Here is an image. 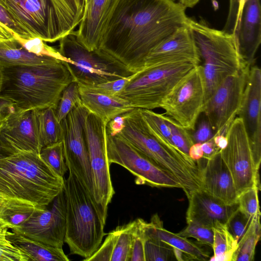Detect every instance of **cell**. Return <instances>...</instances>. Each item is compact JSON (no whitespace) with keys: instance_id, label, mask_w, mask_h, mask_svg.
<instances>
[{"instance_id":"cell-42","label":"cell","mask_w":261,"mask_h":261,"mask_svg":"<svg viewBox=\"0 0 261 261\" xmlns=\"http://www.w3.org/2000/svg\"><path fill=\"white\" fill-rule=\"evenodd\" d=\"M252 218H249L238 208L226 223L228 230L238 242L246 232Z\"/></svg>"},{"instance_id":"cell-14","label":"cell","mask_w":261,"mask_h":261,"mask_svg":"<svg viewBox=\"0 0 261 261\" xmlns=\"http://www.w3.org/2000/svg\"><path fill=\"white\" fill-rule=\"evenodd\" d=\"M225 135L226 145L219 152L231 174L238 195L255 185L260 188L258 170L240 118L233 119Z\"/></svg>"},{"instance_id":"cell-34","label":"cell","mask_w":261,"mask_h":261,"mask_svg":"<svg viewBox=\"0 0 261 261\" xmlns=\"http://www.w3.org/2000/svg\"><path fill=\"white\" fill-rule=\"evenodd\" d=\"M43 161L58 175L63 177L68 170L62 141L43 147L39 153Z\"/></svg>"},{"instance_id":"cell-13","label":"cell","mask_w":261,"mask_h":261,"mask_svg":"<svg viewBox=\"0 0 261 261\" xmlns=\"http://www.w3.org/2000/svg\"><path fill=\"white\" fill-rule=\"evenodd\" d=\"M89 112L82 101L73 108L61 122L62 141L69 171L75 175L94 201L92 173L84 135L85 120Z\"/></svg>"},{"instance_id":"cell-3","label":"cell","mask_w":261,"mask_h":261,"mask_svg":"<svg viewBox=\"0 0 261 261\" xmlns=\"http://www.w3.org/2000/svg\"><path fill=\"white\" fill-rule=\"evenodd\" d=\"M65 180L34 152L21 151L0 160V195L49 205L63 191Z\"/></svg>"},{"instance_id":"cell-27","label":"cell","mask_w":261,"mask_h":261,"mask_svg":"<svg viewBox=\"0 0 261 261\" xmlns=\"http://www.w3.org/2000/svg\"><path fill=\"white\" fill-rule=\"evenodd\" d=\"M56 60L29 52L15 38L0 42V66L39 65Z\"/></svg>"},{"instance_id":"cell-36","label":"cell","mask_w":261,"mask_h":261,"mask_svg":"<svg viewBox=\"0 0 261 261\" xmlns=\"http://www.w3.org/2000/svg\"><path fill=\"white\" fill-rule=\"evenodd\" d=\"M14 38L29 52L37 56L50 57L67 63L69 62L68 59L60 53L58 49L47 45L44 41L39 38L25 39L14 37Z\"/></svg>"},{"instance_id":"cell-31","label":"cell","mask_w":261,"mask_h":261,"mask_svg":"<svg viewBox=\"0 0 261 261\" xmlns=\"http://www.w3.org/2000/svg\"><path fill=\"white\" fill-rule=\"evenodd\" d=\"M260 215H256L252 218L248 229L238 242L233 261H252L254 259L256 246L260 238Z\"/></svg>"},{"instance_id":"cell-2","label":"cell","mask_w":261,"mask_h":261,"mask_svg":"<svg viewBox=\"0 0 261 261\" xmlns=\"http://www.w3.org/2000/svg\"><path fill=\"white\" fill-rule=\"evenodd\" d=\"M0 98L17 109L57 108L64 88L74 81L66 62L0 66Z\"/></svg>"},{"instance_id":"cell-32","label":"cell","mask_w":261,"mask_h":261,"mask_svg":"<svg viewBox=\"0 0 261 261\" xmlns=\"http://www.w3.org/2000/svg\"><path fill=\"white\" fill-rule=\"evenodd\" d=\"M140 112L148 130L152 136L171 149L180 151L172 143L167 116L155 113L151 110L140 109Z\"/></svg>"},{"instance_id":"cell-53","label":"cell","mask_w":261,"mask_h":261,"mask_svg":"<svg viewBox=\"0 0 261 261\" xmlns=\"http://www.w3.org/2000/svg\"><path fill=\"white\" fill-rule=\"evenodd\" d=\"M213 139L220 150L224 148L226 145L227 138L225 134H215Z\"/></svg>"},{"instance_id":"cell-12","label":"cell","mask_w":261,"mask_h":261,"mask_svg":"<svg viewBox=\"0 0 261 261\" xmlns=\"http://www.w3.org/2000/svg\"><path fill=\"white\" fill-rule=\"evenodd\" d=\"M205 102L201 65L195 66L162 100L165 114L188 130L195 129Z\"/></svg>"},{"instance_id":"cell-50","label":"cell","mask_w":261,"mask_h":261,"mask_svg":"<svg viewBox=\"0 0 261 261\" xmlns=\"http://www.w3.org/2000/svg\"><path fill=\"white\" fill-rule=\"evenodd\" d=\"M203 155L205 159H208L220 151V149L216 145L213 139L201 144Z\"/></svg>"},{"instance_id":"cell-28","label":"cell","mask_w":261,"mask_h":261,"mask_svg":"<svg viewBox=\"0 0 261 261\" xmlns=\"http://www.w3.org/2000/svg\"><path fill=\"white\" fill-rule=\"evenodd\" d=\"M36 113L41 149L45 146L62 141V125L57 119L56 109L47 108L36 110Z\"/></svg>"},{"instance_id":"cell-10","label":"cell","mask_w":261,"mask_h":261,"mask_svg":"<svg viewBox=\"0 0 261 261\" xmlns=\"http://www.w3.org/2000/svg\"><path fill=\"white\" fill-rule=\"evenodd\" d=\"M107 123L89 112L85 120L84 135L92 173L95 206L106 224L108 206L115 194L106 149Z\"/></svg>"},{"instance_id":"cell-29","label":"cell","mask_w":261,"mask_h":261,"mask_svg":"<svg viewBox=\"0 0 261 261\" xmlns=\"http://www.w3.org/2000/svg\"><path fill=\"white\" fill-rule=\"evenodd\" d=\"M37 206L31 202L16 198H6L0 207V222L9 229L25 222Z\"/></svg>"},{"instance_id":"cell-55","label":"cell","mask_w":261,"mask_h":261,"mask_svg":"<svg viewBox=\"0 0 261 261\" xmlns=\"http://www.w3.org/2000/svg\"><path fill=\"white\" fill-rule=\"evenodd\" d=\"M200 0H178L182 5L186 8H192L197 5Z\"/></svg>"},{"instance_id":"cell-33","label":"cell","mask_w":261,"mask_h":261,"mask_svg":"<svg viewBox=\"0 0 261 261\" xmlns=\"http://www.w3.org/2000/svg\"><path fill=\"white\" fill-rule=\"evenodd\" d=\"M136 226L135 220L114 229L116 237L111 261H129Z\"/></svg>"},{"instance_id":"cell-52","label":"cell","mask_w":261,"mask_h":261,"mask_svg":"<svg viewBox=\"0 0 261 261\" xmlns=\"http://www.w3.org/2000/svg\"><path fill=\"white\" fill-rule=\"evenodd\" d=\"M14 39L13 32L0 21V42Z\"/></svg>"},{"instance_id":"cell-4","label":"cell","mask_w":261,"mask_h":261,"mask_svg":"<svg viewBox=\"0 0 261 261\" xmlns=\"http://www.w3.org/2000/svg\"><path fill=\"white\" fill-rule=\"evenodd\" d=\"M5 10L30 39L55 42L79 25L85 0H4Z\"/></svg>"},{"instance_id":"cell-20","label":"cell","mask_w":261,"mask_h":261,"mask_svg":"<svg viewBox=\"0 0 261 261\" xmlns=\"http://www.w3.org/2000/svg\"><path fill=\"white\" fill-rule=\"evenodd\" d=\"M119 0H90L85 5L77 30V40L89 50L99 48L101 39Z\"/></svg>"},{"instance_id":"cell-57","label":"cell","mask_w":261,"mask_h":261,"mask_svg":"<svg viewBox=\"0 0 261 261\" xmlns=\"http://www.w3.org/2000/svg\"><path fill=\"white\" fill-rule=\"evenodd\" d=\"M0 5L5 9V4L4 0H0Z\"/></svg>"},{"instance_id":"cell-11","label":"cell","mask_w":261,"mask_h":261,"mask_svg":"<svg viewBox=\"0 0 261 261\" xmlns=\"http://www.w3.org/2000/svg\"><path fill=\"white\" fill-rule=\"evenodd\" d=\"M106 149L110 165L117 164L126 169L136 177L137 184L158 188L181 189L178 180L118 135L106 131Z\"/></svg>"},{"instance_id":"cell-37","label":"cell","mask_w":261,"mask_h":261,"mask_svg":"<svg viewBox=\"0 0 261 261\" xmlns=\"http://www.w3.org/2000/svg\"><path fill=\"white\" fill-rule=\"evenodd\" d=\"M145 261H167L175 257L173 248L154 239H146L144 244Z\"/></svg>"},{"instance_id":"cell-1","label":"cell","mask_w":261,"mask_h":261,"mask_svg":"<svg viewBox=\"0 0 261 261\" xmlns=\"http://www.w3.org/2000/svg\"><path fill=\"white\" fill-rule=\"evenodd\" d=\"M186 9L175 0H119L99 48L135 73L151 49L188 25Z\"/></svg>"},{"instance_id":"cell-46","label":"cell","mask_w":261,"mask_h":261,"mask_svg":"<svg viewBox=\"0 0 261 261\" xmlns=\"http://www.w3.org/2000/svg\"><path fill=\"white\" fill-rule=\"evenodd\" d=\"M132 75L91 87H86L103 94L111 96H116L124 89L129 81Z\"/></svg>"},{"instance_id":"cell-58","label":"cell","mask_w":261,"mask_h":261,"mask_svg":"<svg viewBox=\"0 0 261 261\" xmlns=\"http://www.w3.org/2000/svg\"><path fill=\"white\" fill-rule=\"evenodd\" d=\"M0 84H1V74H0ZM2 100L0 98V112H1V105H2Z\"/></svg>"},{"instance_id":"cell-51","label":"cell","mask_w":261,"mask_h":261,"mask_svg":"<svg viewBox=\"0 0 261 261\" xmlns=\"http://www.w3.org/2000/svg\"><path fill=\"white\" fill-rule=\"evenodd\" d=\"M203 153L201 147V144L194 143L190 148L189 156L195 162L199 161L203 158Z\"/></svg>"},{"instance_id":"cell-48","label":"cell","mask_w":261,"mask_h":261,"mask_svg":"<svg viewBox=\"0 0 261 261\" xmlns=\"http://www.w3.org/2000/svg\"><path fill=\"white\" fill-rule=\"evenodd\" d=\"M0 21L8 27L14 33V37L29 39V37L13 22L7 12L0 5Z\"/></svg>"},{"instance_id":"cell-44","label":"cell","mask_w":261,"mask_h":261,"mask_svg":"<svg viewBox=\"0 0 261 261\" xmlns=\"http://www.w3.org/2000/svg\"><path fill=\"white\" fill-rule=\"evenodd\" d=\"M243 0H229V11L223 31L234 35L236 39L242 9Z\"/></svg>"},{"instance_id":"cell-6","label":"cell","mask_w":261,"mask_h":261,"mask_svg":"<svg viewBox=\"0 0 261 261\" xmlns=\"http://www.w3.org/2000/svg\"><path fill=\"white\" fill-rule=\"evenodd\" d=\"M64 192L66 210L64 242L70 254L87 258L100 246L106 234L105 223L93 198L71 171L65 180Z\"/></svg>"},{"instance_id":"cell-59","label":"cell","mask_w":261,"mask_h":261,"mask_svg":"<svg viewBox=\"0 0 261 261\" xmlns=\"http://www.w3.org/2000/svg\"><path fill=\"white\" fill-rule=\"evenodd\" d=\"M5 226L3 225V224L0 222V230Z\"/></svg>"},{"instance_id":"cell-43","label":"cell","mask_w":261,"mask_h":261,"mask_svg":"<svg viewBox=\"0 0 261 261\" xmlns=\"http://www.w3.org/2000/svg\"><path fill=\"white\" fill-rule=\"evenodd\" d=\"M136 226L134 233L129 261H145L144 238L141 218L136 219Z\"/></svg>"},{"instance_id":"cell-38","label":"cell","mask_w":261,"mask_h":261,"mask_svg":"<svg viewBox=\"0 0 261 261\" xmlns=\"http://www.w3.org/2000/svg\"><path fill=\"white\" fill-rule=\"evenodd\" d=\"M259 190L260 188L255 185L245 190L238 196L239 210L249 218L261 215L258 200Z\"/></svg>"},{"instance_id":"cell-54","label":"cell","mask_w":261,"mask_h":261,"mask_svg":"<svg viewBox=\"0 0 261 261\" xmlns=\"http://www.w3.org/2000/svg\"><path fill=\"white\" fill-rule=\"evenodd\" d=\"M14 153L15 152L0 139V160L9 157Z\"/></svg>"},{"instance_id":"cell-35","label":"cell","mask_w":261,"mask_h":261,"mask_svg":"<svg viewBox=\"0 0 261 261\" xmlns=\"http://www.w3.org/2000/svg\"><path fill=\"white\" fill-rule=\"evenodd\" d=\"M81 101L79 84L73 81L64 88L61 94L56 109L58 121L61 122L73 108Z\"/></svg>"},{"instance_id":"cell-26","label":"cell","mask_w":261,"mask_h":261,"mask_svg":"<svg viewBox=\"0 0 261 261\" xmlns=\"http://www.w3.org/2000/svg\"><path fill=\"white\" fill-rule=\"evenodd\" d=\"M7 238L25 253L30 261H69L62 248H59L29 238L18 233L7 231Z\"/></svg>"},{"instance_id":"cell-17","label":"cell","mask_w":261,"mask_h":261,"mask_svg":"<svg viewBox=\"0 0 261 261\" xmlns=\"http://www.w3.org/2000/svg\"><path fill=\"white\" fill-rule=\"evenodd\" d=\"M0 139L15 153H40L36 110L17 109L12 103L0 117Z\"/></svg>"},{"instance_id":"cell-15","label":"cell","mask_w":261,"mask_h":261,"mask_svg":"<svg viewBox=\"0 0 261 261\" xmlns=\"http://www.w3.org/2000/svg\"><path fill=\"white\" fill-rule=\"evenodd\" d=\"M250 67L225 78L205 100L202 113L215 134H225L240 107Z\"/></svg>"},{"instance_id":"cell-8","label":"cell","mask_w":261,"mask_h":261,"mask_svg":"<svg viewBox=\"0 0 261 261\" xmlns=\"http://www.w3.org/2000/svg\"><path fill=\"white\" fill-rule=\"evenodd\" d=\"M196 65L190 62H175L143 69L133 74L116 96L134 108H160L164 98Z\"/></svg>"},{"instance_id":"cell-49","label":"cell","mask_w":261,"mask_h":261,"mask_svg":"<svg viewBox=\"0 0 261 261\" xmlns=\"http://www.w3.org/2000/svg\"><path fill=\"white\" fill-rule=\"evenodd\" d=\"M125 114L119 115L108 122L106 126L108 133L112 136L119 134L124 126Z\"/></svg>"},{"instance_id":"cell-23","label":"cell","mask_w":261,"mask_h":261,"mask_svg":"<svg viewBox=\"0 0 261 261\" xmlns=\"http://www.w3.org/2000/svg\"><path fill=\"white\" fill-rule=\"evenodd\" d=\"M188 198L187 223L193 222L212 228L217 222L226 224L238 208V203L228 205L203 189L193 192Z\"/></svg>"},{"instance_id":"cell-5","label":"cell","mask_w":261,"mask_h":261,"mask_svg":"<svg viewBox=\"0 0 261 261\" xmlns=\"http://www.w3.org/2000/svg\"><path fill=\"white\" fill-rule=\"evenodd\" d=\"M116 135L171 173L179 182L187 198L202 189L199 165L190 156L171 149L152 136L142 118L140 109L134 108L126 113L124 126Z\"/></svg>"},{"instance_id":"cell-41","label":"cell","mask_w":261,"mask_h":261,"mask_svg":"<svg viewBox=\"0 0 261 261\" xmlns=\"http://www.w3.org/2000/svg\"><path fill=\"white\" fill-rule=\"evenodd\" d=\"M187 226L182 230L177 233L186 238L195 239L201 244L212 247L213 243V228L196 222L187 223Z\"/></svg>"},{"instance_id":"cell-7","label":"cell","mask_w":261,"mask_h":261,"mask_svg":"<svg viewBox=\"0 0 261 261\" xmlns=\"http://www.w3.org/2000/svg\"><path fill=\"white\" fill-rule=\"evenodd\" d=\"M189 27L198 48L205 86V101L220 83L246 66L233 34L211 28L203 21L189 18ZM248 67V66H247Z\"/></svg>"},{"instance_id":"cell-40","label":"cell","mask_w":261,"mask_h":261,"mask_svg":"<svg viewBox=\"0 0 261 261\" xmlns=\"http://www.w3.org/2000/svg\"><path fill=\"white\" fill-rule=\"evenodd\" d=\"M8 227L0 230V261H30V257L6 237Z\"/></svg>"},{"instance_id":"cell-19","label":"cell","mask_w":261,"mask_h":261,"mask_svg":"<svg viewBox=\"0 0 261 261\" xmlns=\"http://www.w3.org/2000/svg\"><path fill=\"white\" fill-rule=\"evenodd\" d=\"M175 62H190L196 65L201 62L198 48L188 25L178 28L151 49L144 60L142 69Z\"/></svg>"},{"instance_id":"cell-25","label":"cell","mask_w":261,"mask_h":261,"mask_svg":"<svg viewBox=\"0 0 261 261\" xmlns=\"http://www.w3.org/2000/svg\"><path fill=\"white\" fill-rule=\"evenodd\" d=\"M79 85L83 105L90 113L107 123L116 116L134 109L126 101L118 96L107 95Z\"/></svg>"},{"instance_id":"cell-45","label":"cell","mask_w":261,"mask_h":261,"mask_svg":"<svg viewBox=\"0 0 261 261\" xmlns=\"http://www.w3.org/2000/svg\"><path fill=\"white\" fill-rule=\"evenodd\" d=\"M116 237L115 230L111 231L105 239L103 244L90 257L84 261H111Z\"/></svg>"},{"instance_id":"cell-9","label":"cell","mask_w":261,"mask_h":261,"mask_svg":"<svg viewBox=\"0 0 261 261\" xmlns=\"http://www.w3.org/2000/svg\"><path fill=\"white\" fill-rule=\"evenodd\" d=\"M59 41L58 50L69 61L66 62L67 66L80 85L89 87L134 74L101 49H87L77 40L73 31Z\"/></svg>"},{"instance_id":"cell-18","label":"cell","mask_w":261,"mask_h":261,"mask_svg":"<svg viewBox=\"0 0 261 261\" xmlns=\"http://www.w3.org/2000/svg\"><path fill=\"white\" fill-rule=\"evenodd\" d=\"M261 70L250 67L242 102L237 115L243 122L249 139L256 168L261 162Z\"/></svg>"},{"instance_id":"cell-30","label":"cell","mask_w":261,"mask_h":261,"mask_svg":"<svg viewBox=\"0 0 261 261\" xmlns=\"http://www.w3.org/2000/svg\"><path fill=\"white\" fill-rule=\"evenodd\" d=\"M214 255L210 260L233 261L238 242L227 229L226 224L216 223L213 227Z\"/></svg>"},{"instance_id":"cell-60","label":"cell","mask_w":261,"mask_h":261,"mask_svg":"<svg viewBox=\"0 0 261 261\" xmlns=\"http://www.w3.org/2000/svg\"><path fill=\"white\" fill-rule=\"evenodd\" d=\"M90 0H85V5H87Z\"/></svg>"},{"instance_id":"cell-24","label":"cell","mask_w":261,"mask_h":261,"mask_svg":"<svg viewBox=\"0 0 261 261\" xmlns=\"http://www.w3.org/2000/svg\"><path fill=\"white\" fill-rule=\"evenodd\" d=\"M142 229L145 240L154 239L180 251L185 260H206L210 259L208 253L199 245L178 233L171 232L163 226L162 221L158 214L153 215L149 222L144 220Z\"/></svg>"},{"instance_id":"cell-39","label":"cell","mask_w":261,"mask_h":261,"mask_svg":"<svg viewBox=\"0 0 261 261\" xmlns=\"http://www.w3.org/2000/svg\"><path fill=\"white\" fill-rule=\"evenodd\" d=\"M167 120L170 128L171 140L173 145L181 152L189 156L190 148L194 143L192 135L188 130L168 116Z\"/></svg>"},{"instance_id":"cell-47","label":"cell","mask_w":261,"mask_h":261,"mask_svg":"<svg viewBox=\"0 0 261 261\" xmlns=\"http://www.w3.org/2000/svg\"><path fill=\"white\" fill-rule=\"evenodd\" d=\"M194 133L192 135L194 143L202 144L213 139L215 133L206 117L204 116L195 126L193 130Z\"/></svg>"},{"instance_id":"cell-22","label":"cell","mask_w":261,"mask_h":261,"mask_svg":"<svg viewBox=\"0 0 261 261\" xmlns=\"http://www.w3.org/2000/svg\"><path fill=\"white\" fill-rule=\"evenodd\" d=\"M204 164L196 162L201 168L202 189L228 205L237 203L238 194L231 174L219 152Z\"/></svg>"},{"instance_id":"cell-21","label":"cell","mask_w":261,"mask_h":261,"mask_svg":"<svg viewBox=\"0 0 261 261\" xmlns=\"http://www.w3.org/2000/svg\"><path fill=\"white\" fill-rule=\"evenodd\" d=\"M237 44L244 64L254 65L261 43V11L259 0H244L237 32Z\"/></svg>"},{"instance_id":"cell-56","label":"cell","mask_w":261,"mask_h":261,"mask_svg":"<svg viewBox=\"0 0 261 261\" xmlns=\"http://www.w3.org/2000/svg\"><path fill=\"white\" fill-rule=\"evenodd\" d=\"M6 198H5L3 197L2 196L0 195V207L6 199Z\"/></svg>"},{"instance_id":"cell-16","label":"cell","mask_w":261,"mask_h":261,"mask_svg":"<svg viewBox=\"0 0 261 261\" xmlns=\"http://www.w3.org/2000/svg\"><path fill=\"white\" fill-rule=\"evenodd\" d=\"M47 206L37 207L32 216L12 231L45 244L63 248L66 232V200L64 190Z\"/></svg>"}]
</instances>
